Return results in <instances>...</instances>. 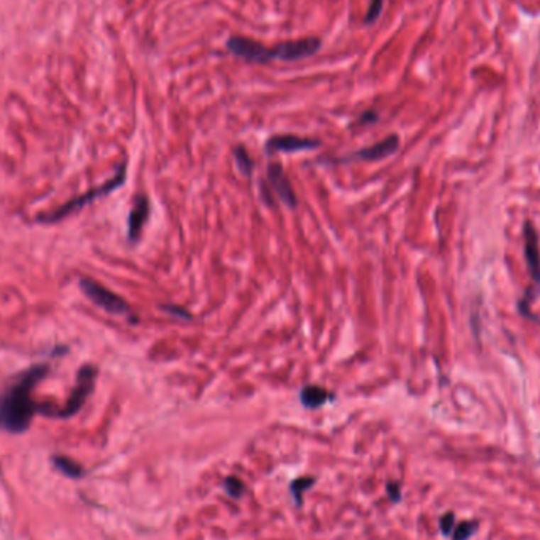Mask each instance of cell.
<instances>
[{"label":"cell","instance_id":"obj_1","mask_svg":"<svg viewBox=\"0 0 540 540\" xmlns=\"http://www.w3.org/2000/svg\"><path fill=\"white\" fill-rule=\"evenodd\" d=\"M46 363H38L19 373L15 381L0 392V429L9 433H24L38 412V403L33 402L32 390L48 375Z\"/></svg>","mask_w":540,"mask_h":540},{"label":"cell","instance_id":"obj_2","mask_svg":"<svg viewBox=\"0 0 540 540\" xmlns=\"http://www.w3.org/2000/svg\"><path fill=\"white\" fill-rule=\"evenodd\" d=\"M125 174H127V171H125V165H121V167L117 170V174L114 175V177L109 179L108 182H104L101 187H97V188H94V190L84 193L82 196H79V198H75L72 201H68L67 204L59 207L57 210H54V212H51V214L40 215L38 221L55 223V221H60L62 219H65V216H68V215L78 212V210H81L82 207H86V204H90V202H94L95 199L101 198V196L109 194L111 192H114L116 188L123 185Z\"/></svg>","mask_w":540,"mask_h":540},{"label":"cell","instance_id":"obj_3","mask_svg":"<svg viewBox=\"0 0 540 540\" xmlns=\"http://www.w3.org/2000/svg\"><path fill=\"white\" fill-rule=\"evenodd\" d=\"M98 371L94 365H84L79 371L78 376H76V385L70 395L68 402L65 403L64 408L59 409H49L45 416H51V417H60V419H67L75 416L78 412L84 403L87 402L89 395L92 394V390L95 387V380H97Z\"/></svg>","mask_w":540,"mask_h":540},{"label":"cell","instance_id":"obj_4","mask_svg":"<svg viewBox=\"0 0 540 540\" xmlns=\"http://www.w3.org/2000/svg\"><path fill=\"white\" fill-rule=\"evenodd\" d=\"M81 291L86 294V297L92 300L95 305L103 308L104 312L111 314H117V316H128L131 318V308L125 302V300L117 296L116 292L109 291L108 287H104L92 278H81L79 280Z\"/></svg>","mask_w":540,"mask_h":540},{"label":"cell","instance_id":"obj_5","mask_svg":"<svg viewBox=\"0 0 540 540\" xmlns=\"http://www.w3.org/2000/svg\"><path fill=\"white\" fill-rule=\"evenodd\" d=\"M321 49L319 38H304L297 41H286V43L270 48L272 60L292 62L299 59L310 57Z\"/></svg>","mask_w":540,"mask_h":540},{"label":"cell","instance_id":"obj_6","mask_svg":"<svg viewBox=\"0 0 540 540\" xmlns=\"http://www.w3.org/2000/svg\"><path fill=\"white\" fill-rule=\"evenodd\" d=\"M228 49L234 55L253 64H269L272 60L270 48H265L255 40L243 37H231L226 43Z\"/></svg>","mask_w":540,"mask_h":540},{"label":"cell","instance_id":"obj_7","mask_svg":"<svg viewBox=\"0 0 540 540\" xmlns=\"http://www.w3.org/2000/svg\"><path fill=\"white\" fill-rule=\"evenodd\" d=\"M398 147H400V138L397 135H390L380 143L365 147V149L351 153V155L345 158L335 160L334 163H348V161H380L394 155V153L398 150Z\"/></svg>","mask_w":540,"mask_h":540},{"label":"cell","instance_id":"obj_8","mask_svg":"<svg viewBox=\"0 0 540 540\" xmlns=\"http://www.w3.org/2000/svg\"><path fill=\"white\" fill-rule=\"evenodd\" d=\"M268 177H269V187L272 192L275 193L280 201H283V204L290 209L297 207V196L294 193V188L291 185L290 179L285 174L282 165L272 163L268 167Z\"/></svg>","mask_w":540,"mask_h":540},{"label":"cell","instance_id":"obj_9","mask_svg":"<svg viewBox=\"0 0 540 540\" xmlns=\"http://www.w3.org/2000/svg\"><path fill=\"white\" fill-rule=\"evenodd\" d=\"M321 145V141L318 139H312V138H300V136H294V135H278L270 138L268 143H265V150L269 153H275V152H302V150H313L318 149Z\"/></svg>","mask_w":540,"mask_h":540},{"label":"cell","instance_id":"obj_10","mask_svg":"<svg viewBox=\"0 0 540 540\" xmlns=\"http://www.w3.org/2000/svg\"><path fill=\"white\" fill-rule=\"evenodd\" d=\"M524 236V258L528 263V269L531 273L532 282L540 286V247H539V236L531 221H526L523 226Z\"/></svg>","mask_w":540,"mask_h":540},{"label":"cell","instance_id":"obj_11","mask_svg":"<svg viewBox=\"0 0 540 540\" xmlns=\"http://www.w3.org/2000/svg\"><path fill=\"white\" fill-rule=\"evenodd\" d=\"M150 214V202L145 194H138L133 201V207L128 215V238L135 242L143 233V228L149 219Z\"/></svg>","mask_w":540,"mask_h":540},{"label":"cell","instance_id":"obj_12","mask_svg":"<svg viewBox=\"0 0 540 540\" xmlns=\"http://www.w3.org/2000/svg\"><path fill=\"white\" fill-rule=\"evenodd\" d=\"M299 397L300 402H302V404L308 409L321 408L329 400H332L331 392H327L324 387H319V385H305V387L300 390Z\"/></svg>","mask_w":540,"mask_h":540},{"label":"cell","instance_id":"obj_13","mask_svg":"<svg viewBox=\"0 0 540 540\" xmlns=\"http://www.w3.org/2000/svg\"><path fill=\"white\" fill-rule=\"evenodd\" d=\"M54 465L60 469L62 473L68 477H73V479H78L84 474V469L81 468L79 463H76L75 460L64 457V455H59V457H54Z\"/></svg>","mask_w":540,"mask_h":540},{"label":"cell","instance_id":"obj_14","mask_svg":"<svg viewBox=\"0 0 540 540\" xmlns=\"http://www.w3.org/2000/svg\"><path fill=\"white\" fill-rule=\"evenodd\" d=\"M234 158H236V165L238 167V171H241L243 175H247V177H250L251 172H253V160H251L247 149L242 145L236 147Z\"/></svg>","mask_w":540,"mask_h":540},{"label":"cell","instance_id":"obj_15","mask_svg":"<svg viewBox=\"0 0 540 540\" xmlns=\"http://www.w3.org/2000/svg\"><path fill=\"white\" fill-rule=\"evenodd\" d=\"M313 483H314L313 477H302V479H297L291 483V493L294 496V500H296L297 506L302 504V493L305 492V490L310 488Z\"/></svg>","mask_w":540,"mask_h":540},{"label":"cell","instance_id":"obj_16","mask_svg":"<svg viewBox=\"0 0 540 540\" xmlns=\"http://www.w3.org/2000/svg\"><path fill=\"white\" fill-rule=\"evenodd\" d=\"M223 488H224V492H226L229 496L236 497V500L242 497V495L245 492V485L237 479V477H228V479L223 482Z\"/></svg>","mask_w":540,"mask_h":540},{"label":"cell","instance_id":"obj_17","mask_svg":"<svg viewBox=\"0 0 540 540\" xmlns=\"http://www.w3.org/2000/svg\"><path fill=\"white\" fill-rule=\"evenodd\" d=\"M475 529H477V522L460 523L457 528L453 529L452 537H453V540H466L474 534Z\"/></svg>","mask_w":540,"mask_h":540},{"label":"cell","instance_id":"obj_18","mask_svg":"<svg viewBox=\"0 0 540 540\" xmlns=\"http://www.w3.org/2000/svg\"><path fill=\"white\" fill-rule=\"evenodd\" d=\"M384 4H385V0H371L370 5H368L365 19H363L365 21V24H373L375 21L381 16Z\"/></svg>","mask_w":540,"mask_h":540},{"label":"cell","instance_id":"obj_19","mask_svg":"<svg viewBox=\"0 0 540 540\" xmlns=\"http://www.w3.org/2000/svg\"><path fill=\"white\" fill-rule=\"evenodd\" d=\"M439 526L444 536H452V532L455 529V515L453 514L443 515V518L439 520Z\"/></svg>","mask_w":540,"mask_h":540},{"label":"cell","instance_id":"obj_20","mask_svg":"<svg viewBox=\"0 0 540 540\" xmlns=\"http://www.w3.org/2000/svg\"><path fill=\"white\" fill-rule=\"evenodd\" d=\"M163 312H167L171 314H177L179 318H187V319H192V314L185 312L184 308L180 307H174V305H163Z\"/></svg>","mask_w":540,"mask_h":540},{"label":"cell","instance_id":"obj_21","mask_svg":"<svg viewBox=\"0 0 540 540\" xmlns=\"http://www.w3.org/2000/svg\"><path fill=\"white\" fill-rule=\"evenodd\" d=\"M387 492H389V496L392 497V501H398L400 500V487L397 485V483H387Z\"/></svg>","mask_w":540,"mask_h":540},{"label":"cell","instance_id":"obj_22","mask_svg":"<svg viewBox=\"0 0 540 540\" xmlns=\"http://www.w3.org/2000/svg\"><path fill=\"white\" fill-rule=\"evenodd\" d=\"M376 119H378V116H376V112L375 111H367L365 112V114H363L362 117H360V123H370V122H376Z\"/></svg>","mask_w":540,"mask_h":540}]
</instances>
